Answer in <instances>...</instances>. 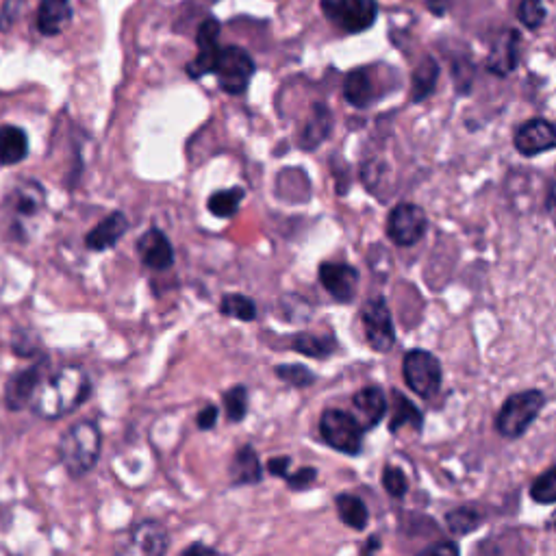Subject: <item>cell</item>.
Masks as SVG:
<instances>
[{
  "label": "cell",
  "instance_id": "6da1fadb",
  "mask_svg": "<svg viewBox=\"0 0 556 556\" xmlns=\"http://www.w3.org/2000/svg\"><path fill=\"white\" fill-rule=\"evenodd\" d=\"M92 391L90 376L79 365H66L44 383L37 391L31 411L42 420H59L77 411Z\"/></svg>",
  "mask_w": 556,
  "mask_h": 556
},
{
  "label": "cell",
  "instance_id": "7a4b0ae2",
  "mask_svg": "<svg viewBox=\"0 0 556 556\" xmlns=\"http://www.w3.org/2000/svg\"><path fill=\"white\" fill-rule=\"evenodd\" d=\"M59 461L72 478L90 474L100 461L103 452V433L94 420L74 422L59 439Z\"/></svg>",
  "mask_w": 556,
  "mask_h": 556
},
{
  "label": "cell",
  "instance_id": "3957f363",
  "mask_svg": "<svg viewBox=\"0 0 556 556\" xmlns=\"http://www.w3.org/2000/svg\"><path fill=\"white\" fill-rule=\"evenodd\" d=\"M543 404H546V396L539 389H528L509 396L496 417L498 433L504 439H520L535 424Z\"/></svg>",
  "mask_w": 556,
  "mask_h": 556
},
{
  "label": "cell",
  "instance_id": "277c9868",
  "mask_svg": "<svg viewBox=\"0 0 556 556\" xmlns=\"http://www.w3.org/2000/svg\"><path fill=\"white\" fill-rule=\"evenodd\" d=\"M320 435L326 446L341 454L357 457L363 448L365 428L359 424L355 415L341 409H326L320 417Z\"/></svg>",
  "mask_w": 556,
  "mask_h": 556
},
{
  "label": "cell",
  "instance_id": "5b68a950",
  "mask_svg": "<svg viewBox=\"0 0 556 556\" xmlns=\"http://www.w3.org/2000/svg\"><path fill=\"white\" fill-rule=\"evenodd\" d=\"M404 383L413 394L424 400H433L441 389V363L428 350H409L402 361Z\"/></svg>",
  "mask_w": 556,
  "mask_h": 556
},
{
  "label": "cell",
  "instance_id": "8992f818",
  "mask_svg": "<svg viewBox=\"0 0 556 556\" xmlns=\"http://www.w3.org/2000/svg\"><path fill=\"white\" fill-rule=\"evenodd\" d=\"M322 14L337 29L346 33H363L376 22V0H320Z\"/></svg>",
  "mask_w": 556,
  "mask_h": 556
},
{
  "label": "cell",
  "instance_id": "52a82bcc",
  "mask_svg": "<svg viewBox=\"0 0 556 556\" xmlns=\"http://www.w3.org/2000/svg\"><path fill=\"white\" fill-rule=\"evenodd\" d=\"M213 74L218 77L222 92L231 96H242L248 90L252 74H255V61H252V57L244 48L224 46L220 50Z\"/></svg>",
  "mask_w": 556,
  "mask_h": 556
},
{
  "label": "cell",
  "instance_id": "ba28073f",
  "mask_svg": "<svg viewBox=\"0 0 556 556\" xmlns=\"http://www.w3.org/2000/svg\"><path fill=\"white\" fill-rule=\"evenodd\" d=\"M361 322L365 339L372 350L376 352H389L396 344V328L391 320V311L387 307V300L383 296H374L361 311Z\"/></svg>",
  "mask_w": 556,
  "mask_h": 556
},
{
  "label": "cell",
  "instance_id": "9c48e42d",
  "mask_svg": "<svg viewBox=\"0 0 556 556\" xmlns=\"http://www.w3.org/2000/svg\"><path fill=\"white\" fill-rule=\"evenodd\" d=\"M170 535L166 526L155 520H144L131 528L113 556H166Z\"/></svg>",
  "mask_w": 556,
  "mask_h": 556
},
{
  "label": "cell",
  "instance_id": "30bf717a",
  "mask_svg": "<svg viewBox=\"0 0 556 556\" xmlns=\"http://www.w3.org/2000/svg\"><path fill=\"white\" fill-rule=\"evenodd\" d=\"M428 229V220L422 207L411 205V202H402L394 207L387 218V235L396 246H413L420 242Z\"/></svg>",
  "mask_w": 556,
  "mask_h": 556
},
{
  "label": "cell",
  "instance_id": "8fae6325",
  "mask_svg": "<svg viewBox=\"0 0 556 556\" xmlns=\"http://www.w3.org/2000/svg\"><path fill=\"white\" fill-rule=\"evenodd\" d=\"M218 40H220V22L213 16H209L200 22L198 33H196L198 55L187 63L185 72L189 74V77L198 81L202 77H207V74H213L218 57H220V50H222L218 46Z\"/></svg>",
  "mask_w": 556,
  "mask_h": 556
},
{
  "label": "cell",
  "instance_id": "7c38bea8",
  "mask_svg": "<svg viewBox=\"0 0 556 556\" xmlns=\"http://www.w3.org/2000/svg\"><path fill=\"white\" fill-rule=\"evenodd\" d=\"M320 283L341 305H348V302L355 300L357 287H359V272L352 268L348 263L339 261H326L320 265L318 270Z\"/></svg>",
  "mask_w": 556,
  "mask_h": 556
},
{
  "label": "cell",
  "instance_id": "4fadbf2b",
  "mask_svg": "<svg viewBox=\"0 0 556 556\" xmlns=\"http://www.w3.org/2000/svg\"><path fill=\"white\" fill-rule=\"evenodd\" d=\"M515 148L524 157H535L556 148V122L528 120L515 133Z\"/></svg>",
  "mask_w": 556,
  "mask_h": 556
},
{
  "label": "cell",
  "instance_id": "5bb4252c",
  "mask_svg": "<svg viewBox=\"0 0 556 556\" xmlns=\"http://www.w3.org/2000/svg\"><path fill=\"white\" fill-rule=\"evenodd\" d=\"M44 383V368L40 363L31 365L27 370H20L9 378L5 387V407L9 411H22L31 409V402L37 391H40Z\"/></svg>",
  "mask_w": 556,
  "mask_h": 556
},
{
  "label": "cell",
  "instance_id": "9a60e30c",
  "mask_svg": "<svg viewBox=\"0 0 556 556\" xmlns=\"http://www.w3.org/2000/svg\"><path fill=\"white\" fill-rule=\"evenodd\" d=\"M522 53V35L515 29L502 31L494 44H491L489 57H487V70L496 77H509L517 68Z\"/></svg>",
  "mask_w": 556,
  "mask_h": 556
},
{
  "label": "cell",
  "instance_id": "2e32d148",
  "mask_svg": "<svg viewBox=\"0 0 556 556\" xmlns=\"http://www.w3.org/2000/svg\"><path fill=\"white\" fill-rule=\"evenodd\" d=\"M137 255L148 270L155 272L170 270L174 263V248L161 229H148L137 239Z\"/></svg>",
  "mask_w": 556,
  "mask_h": 556
},
{
  "label": "cell",
  "instance_id": "e0dca14e",
  "mask_svg": "<svg viewBox=\"0 0 556 556\" xmlns=\"http://www.w3.org/2000/svg\"><path fill=\"white\" fill-rule=\"evenodd\" d=\"M126 231H129V220H126L122 211H113L103 222H98L94 229L87 233L85 246L94 252H105L116 246L126 235Z\"/></svg>",
  "mask_w": 556,
  "mask_h": 556
},
{
  "label": "cell",
  "instance_id": "ac0fdd59",
  "mask_svg": "<svg viewBox=\"0 0 556 556\" xmlns=\"http://www.w3.org/2000/svg\"><path fill=\"white\" fill-rule=\"evenodd\" d=\"M352 407L357 411L359 424L365 431H370V428L383 422L387 413V398L381 387H363L352 396Z\"/></svg>",
  "mask_w": 556,
  "mask_h": 556
},
{
  "label": "cell",
  "instance_id": "d6986e66",
  "mask_svg": "<svg viewBox=\"0 0 556 556\" xmlns=\"http://www.w3.org/2000/svg\"><path fill=\"white\" fill-rule=\"evenodd\" d=\"M229 478L235 487L257 485L263 478V465L259 461V454L252 446H242L231 459Z\"/></svg>",
  "mask_w": 556,
  "mask_h": 556
},
{
  "label": "cell",
  "instance_id": "ffe728a7",
  "mask_svg": "<svg viewBox=\"0 0 556 556\" xmlns=\"http://www.w3.org/2000/svg\"><path fill=\"white\" fill-rule=\"evenodd\" d=\"M72 20L70 0H42L37 9V31L46 37H55Z\"/></svg>",
  "mask_w": 556,
  "mask_h": 556
},
{
  "label": "cell",
  "instance_id": "44dd1931",
  "mask_svg": "<svg viewBox=\"0 0 556 556\" xmlns=\"http://www.w3.org/2000/svg\"><path fill=\"white\" fill-rule=\"evenodd\" d=\"M29 155V137L20 126H0V163L3 166H18Z\"/></svg>",
  "mask_w": 556,
  "mask_h": 556
},
{
  "label": "cell",
  "instance_id": "7402d4cb",
  "mask_svg": "<svg viewBox=\"0 0 556 556\" xmlns=\"http://www.w3.org/2000/svg\"><path fill=\"white\" fill-rule=\"evenodd\" d=\"M331 126H333V118H331V111H328L324 105H313V111L309 120L305 122L298 137V144L302 150H315L318 148L324 139L331 133Z\"/></svg>",
  "mask_w": 556,
  "mask_h": 556
},
{
  "label": "cell",
  "instance_id": "603a6c76",
  "mask_svg": "<svg viewBox=\"0 0 556 556\" xmlns=\"http://www.w3.org/2000/svg\"><path fill=\"white\" fill-rule=\"evenodd\" d=\"M391 396H394V400H391V417H389V431L391 433H398L402 431V428H415V431H422V424H424V417H422V411L415 407V404L404 396L400 394V391H391Z\"/></svg>",
  "mask_w": 556,
  "mask_h": 556
},
{
  "label": "cell",
  "instance_id": "cb8c5ba5",
  "mask_svg": "<svg viewBox=\"0 0 556 556\" xmlns=\"http://www.w3.org/2000/svg\"><path fill=\"white\" fill-rule=\"evenodd\" d=\"M344 98L352 107L363 109L368 107L374 100V81L370 77V72L365 68H357L348 72V77L344 81Z\"/></svg>",
  "mask_w": 556,
  "mask_h": 556
},
{
  "label": "cell",
  "instance_id": "d4e9b609",
  "mask_svg": "<svg viewBox=\"0 0 556 556\" xmlns=\"http://www.w3.org/2000/svg\"><path fill=\"white\" fill-rule=\"evenodd\" d=\"M337 515L352 530H365L370 524V511L365 507V502L355 494H339L335 498Z\"/></svg>",
  "mask_w": 556,
  "mask_h": 556
},
{
  "label": "cell",
  "instance_id": "484cf974",
  "mask_svg": "<svg viewBox=\"0 0 556 556\" xmlns=\"http://www.w3.org/2000/svg\"><path fill=\"white\" fill-rule=\"evenodd\" d=\"M292 350L300 352V355L311 357V359H326L331 357L337 344L333 337H322V335H313V333H298L289 341Z\"/></svg>",
  "mask_w": 556,
  "mask_h": 556
},
{
  "label": "cell",
  "instance_id": "4316f807",
  "mask_svg": "<svg viewBox=\"0 0 556 556\" xmlns=\"http://www.w3.org/2000/svg\"><path fill=\"white\" fill-rule=\"evenodd\" d=\"M244 196H246V192H244L242 187L220 189V192H213L209 196L207 209H209L211 216L222 218V220H229L239 211V207H242Z\"/></svg>",
  "mask_w": 556,
  "mask_h": 556
},
{
  "label": "cell",
  "instance_id": "83f0119b",
  "mask_svg": "<svg viewBox=\"0 0 556 556\" xmlns=\"http://www.w3.org/2000/svg\"><path fill=\"white\" fill-rule=\"evenodd\" d=\"M485 522V515L480 509L470 507V504H465V507H457L446 513V524L450 528L452 535L463 537V535H470L474 530Z\"/></svg>",
  "mask_w": 556,
  "mask_h": 556
},
{
  "label": "cell",
  "instance_id": "f1b7e54d",
  "mask_svg": "<svg viewBox=\"0 0 556 556\" xmlns=\"http://www.w3.org/2000/svg\"><path fill=\"white\" fill-rule=\"evenodd\" d=\"M439 77V66L437 61L426 57L417 70L413 72V87H411V98L413 100H424L428 94L435 90Z\"/></svg>",
  "mask_w": 556,
  "mask_h": 556
},
{
  "label": "cell",
  "instance_id": "f546056e",
  "mask_svg": "<svg viewBox=\"0 0 556 556\" xmlns=\"http://www.w3.org/2000/svg\"><path fill=\"white\" fill-rule=\"evenodd\" d=\"M220 311L226 318H235L242 322H252L257 318V305L255 300L244 294H226L220 302Z\"/></svg>",
  "mask_w": 556,
  "mask_h": 556
},
{
  "label": "cell",
  "instance_id": "4dcf8cb0",
  "mask_svg": "<svg viewBox=\"0 0 556 556\" xmlns=\"http://www.w3.org/2000/svg\"><path fill=\"white\" fill-rule=\"evenodd\" d=\"M530 498H533L537 504H556V465L548 467L546 472L541 476H537L530 485Z\"/></svg>",
  "mask_w": 556,
  "mask_h": 556
},
{
  "label": "cell",
  "instance_id": "1f68e13d",
  "mask_svg": "<svg viewBox=\"0 0 556 556\" xmlns=\"http://www.w3.org/2000/svg\"><path fill=\"white\" fill-rule=\"evenodd\" d=\"M224 409L231 422H242L248 413V389L244 385H237L226 391Z\"/></svg>",
  "mask_w": 556,
  "mask_h": 556
},
{
  "label": "cell",
  "instance_id": "d6a6232c",
  "mask_svg": "<svg viewBox=\"0 0 556 556\" xmlns=\"http://www.w3.org/2000/svg\"><path fill=\"white\" fill-rule=\"evenodd\" d=\"M276 376L281 378L283 383L292 385V387H311L315 383V374L305 368V365L300 363H283V365H276Z\"/></svg>",
  "mask_w": 556,
  "mask_h": 556
},
{
  "label": "cell",
  "instance_id": "836d02e7",
  "mask_svg": "<svg viewBox=\"0 0 556 556\" xmlns=\"http://www.w3.org/2000/svg\"><path fill=\"white\" fill-rule=\"evenodd\" d=\"M42 200H44L42 187L35 181H29L20 189V194L16 198V209L22 213V216H33V213L42 209Z\"/></svg>",
  "mask_w": 556,
  "mask_h": 556
},
{
  "label": "cell",
  "instance_id": "e575fe53",
  "mask_svg": "<svg viewBox=\"0 0 556 556\" xmlns=\"http://www.w3.org/2000/svg\"><path fill=\"white\" fill-rule=\"evenodd\" d=\"M383 487L391 498H404L409 491V478L400 470V467L387 465L383 470Z\"/></svg>",
  "mask_w": 556,
  "mask_h": 556
},
{
  "label": "cell",
  "instance_id": "d590c367",
  "mask_svg": "<svg viewBox=\"0 0 556 556\" xmlns=\"http://www.w3.org/2000/svg\"><path fill=\"white\" fill-rule=\"evenodd\" d=\"M517 18H520L526 29L535 31L546 20V7H543L541 0H522L520 9H517Z\"/></svg>",
  "mask_w": 556,
  "mask_h": 556
},
{
  "label": "cell",
  "instance_id": "8d00e7d4",
  "mask_svg": "<svg viewBox=\"0 0 556 556\" xmlns=\"http://www.w3.org/2000/svg\"><path fill=\"white\" fill-rule=\"evenodd\" d=\"M24 3H27V0H3V7H0V31L5 33L14 27L22 14Z\"/></svg>",
  "mask_w": 556,
  "mask_h": 556
},
{
  "label": "cell",
  "instance_id": "74e56055",
  "mask_svg": "<svg viewBox=\"0 0 556 556\" xmlns=\"http://www.w3.org/2000/svg\"><path fill=\"white\" fill-rule=\"evenodd\" d=\"M285 480H287L289 487H292L294 491L309 489L315 483V480H318V470H315V467H311V465L300 467V470L292 472Z\"/></svg>",
  "mask_w": 556,
  "mask_h": 556
},
{
  "label": "cell",
  "instance_id": "f35d334b",
  "mask_svg": "<svg viewBox=\"0 0 556 556\" xmlns=\"http://www.w3.org/2000/svg\"><path fill=\"white\" fill-rule=\"evenodd\" d=\"M417 556H461V550L454 541L446 539V541H437L433 546L424 548Z\"/></svg>",
  "mask_w": 556,
  "mask_h": 556
},
{
  "label": "cell",
  "instance_id": "ab89813d",
  "mask_svg": "<svg viewBox=\"0 0 556 556\" xmlns=\"http://www.w3.org/2000/svg\"><path fill=\"white\" fill-rule=\"evenodd\" d=\"M218 424V407H213V404H207L205 409H200L196 415V426L200 431H211L213 426Z\"/></svg>",
  "mask_w": 556,
  "mask_h": 556
},
{
  "label": "cell",
  "instance_id": "60d3db41",
  "mask_svg": "<svg viewBox=\"0 0 556 556\" xmlns=\"http://www.w3.org/2000/svg\"><path fill=\"white\" fill-rule=\"evenodd\" d=\"M289 465H292V459L289 457H274L268 461V467H265V470H268L272 476L287 478L289 474H292L289 472Z\"/></svg>",
  "mask_w": 556,
  "mask_h": 556
},
{
  "label": "cell",
  "instance_id": "b9f144b4",
  "mask_svg": "<svg viewBox=\"0 0 556 556\" xmlns=\"http://www.w3.org/2000/svg\"><path fill=\"white\" fill-rule=\"evenodd\" d=\"M179 556H226V554L207 546V543H192V546H187Z\"/></svg>",
  "mask_w": 556,
  "mask_h": 556
},
{
  "label": "cell",
  "instance_id": "7bdbcfd3",
  "mask_svg": "<svg viewBox=\"0 0 556 556\" xmlns=\"http://www.w3.org/2000/svg\"><path fill=\"white\" fill-rule=\"evenodd\" d=\"M546 209H548V213H550V218L556 222V183L550 187V192H548Z\"/></svg>",
  "mask_w": 556,
  "mask_h": 556
},
{
  "label": "cell",
  "instance_id": "ee69618b",
  "mask_svg": "<svg viewBox=\"0 0 556 556\" xmlns=\"http://www.w3.org/2000/svg\"><path fill=\"white\" fill-rule=\"evenodd\" d=\"M428 9H431L435 16H444L448 9V0H428Z\"/></svg>",
  "mask_w": 556,
  "mask_h": 556
},
{
  "label": "cell",
  "instance_id": "f6af8a7d",
  "mask_svg": "<svg viewBox=\"0 0 556 556\" xmlns=\"http://www.w3.org/2000/svg\"><path fill=\"white\" fill-rule=\"evenodd\" d=\"M376 548H381V541H378V537H372L370 543H368V548L363 550V556H372Z\"/></svg>",
  "mask_w": 556,
  "mask_h": 556
},
{
  "label": "cell",
  "instance_id": "bcb514c9",
  "mask_svg": "<svg viewBox=\"0 0 556 556\" xmlns=\"http://www.w3.org/2000/svg\"><path fill=\"white\" fill-rule=\"evenodd\" d=\"M546 526H548V530H554V533H556V511L550 515V520H548Z\"/></svg>",
  "mask_w": 556,
  "mask_h": 556
}]
</instances>
